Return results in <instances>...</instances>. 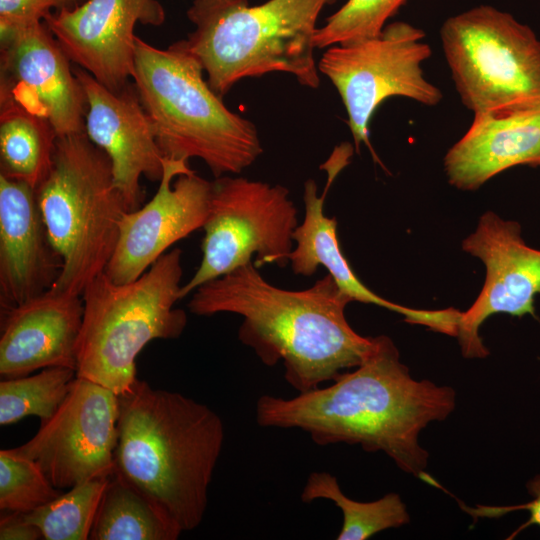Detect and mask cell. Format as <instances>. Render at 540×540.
Here are the masks:
<instances>
[{
	"mask_svg": "<svg viewBox=\"0 0 540 540\" xmlns=\"http://www.w3.org/2000/svg\"><path fill=\"white\" fill-rule=\"evenodd\" d=\"M362 363L331 385L292 398L261 396L256 420L262 427L297 428L320 446L360 444L382 451L405 473L425 474L428 452L418 442L432 421L446 419L456 406V392L428 380H415L386 335L372 337Z\"/></svg>",
	"mask_w": 540,
	"mask_h": 540,
	"instance_id": "6da1fadb",
	"label": "cell"
},
{
	"mask_svg": "<svg viewBox=\"0 0 540 540\" xmlns=\"http://www.w3.org/2000/svg\"><path fill=\"white\" fill-rule=\"evenodd\" d=\"M354 300L328 273L305 290L268 283L253 262L193 291L191 313H234L243 318L239 340L267 366L282 361L284 378L299 393L356 368L373 339L356 333L345 317Z\"/></svg>",
	"mask_w": 540,
	"mask_h": 540,
	"instance_id": "7a4b0ae2",
	"label": "cell"
},
{
	"mask_svg": "<svg viewBox=\"0 0 540 540\" xmlns=\"http://www.w3.org/2000/svg\"><path fill=\"white\" fill-rule=\"evenodd\" d=\"M115 472L182 532L197 528L222 451L224 425L207 405L137 380L119 396Z\"/></svg>",
	"mask_w": 540,
	"mask_h": 540,
	"instance_id": "3957f363",
	"label": "cell"
},
{
	"mask_svg": "<svg viewBox=\"0 0 540 540\" xmlns=\"http://www.w3.org/2000/svg\"><path fill=\"white\" fill-rule=\"evenodd\" d=\"M182 40L160 49L138 36L133 83L165 158L201 159L215 178L239 174L263 148L253 122L232 112Z\"/></svg>",
	"mask_w": 540,
	"mask_h": 540,
	"instance_id": "277c9868",
	"label": "cell"
},
{
	"mask_svg": "<svg viewBox=\"0 0 540 540\" xmlns=\"http://www.w3.org/2000/svg\"><path fill=\"white\" fill-rule=\"evenodd\" d=\"M336 0H193L195 29L182 42L200 62L211 89L224 96L241 79L272 72L320 85L314 35L322 9Z\"/></svg>",
	"mask_w": 540,
	"mask_h": 540,
	"instance_id": "5b68a950",
	"label": "cell"
},
{
	"mask_svg": "<svg viewBox=\"0 0 540 540\" xmlns=\"http://www.w3.org/2000/svg\"><path fill=\"white\" fill-rule=\"evenodd\" d=\"M182 274V250L174 248L131 282L115 283L105 273L92 280L82 293L77 376L118 396L130 391L142 349L180 337L187 325L186 312L175 307Z\"/></svg>",
	"mask_w": 540,
	"mask_h": 540,
	"instance_id": "8992f818",
	"label": "cell"
},
{
	"mask_svg": "<svg viewBox=\"0 0 540 540\" xmlns=\"http://www.w3.org/2000/svg\"><path fill=\"white\" fill-rule=\"evenodd\" d=\"M49 240L62 259L51 289L82 295L105 272L130 211L115 185L112 163L86 133L57 137L52 167L35 189Z\"/></svg>",
	"mask_w": 540,
	"mask_h": 540,
	"instance_id": "52a82bcc",
	"label": "cell"
},
{
	"mask_svg": "<svg viewBox=\"0 0 540 540\" xmlns=\"http://www.w3.org/2000/svg\"><path fill=\"white\" fill-rule=\"evenodd\" d=\"M440 39L456 91L473 114L540 97V40L510 13L476 6L447 18Z\"/></svg>",
	"mask_w": 540,
	"mask_h": 540,
	"instance_id": "ba28073f",
	"label": "cell"
},
{
	"mask_svg": "<svg viewBox=\"0 0 540 540\" xmlns=\"http://www.w3.org/2000/svg\"><path fill=\"white\" fill-rule=\"evenodd\" d=\"M297 209L282 185L223 175L212 181L210 206L203 226L202 259L181 299L202 284L251 262L281 267L293 250Z\"/></svg>",
	"mask_w": 540,
	"mask_h": 540,
	"instance_id": "9c48e42d",
	"label": "cell"
},
{
	"mask_svg": "<svg viewBox=\"0 0 540 540\" xmlns=\"http://www.w3.org/2000/svg\"><path fill=\"white\" fill-rule=\"evenodd\" d=\"M424 37L422 29L397 21L376 37L330 46L321 56L318 70L342 99L357 152L362 143L372 151L370 120L388 98L404 97L429 107L441 102V90L422 70L432 55Z\"/></svg>",
	"mask_w": 540,
	"mask_h": 540,
	"instance_id": "30bf717a",
	"label": "cell"
},
{
	"mask_svg": "<svg viewBox=\"0 0 540 540\" xmlns=\"http://www.w3.org/2000/svg\"><path fill=\"white\" fill-rule=\"evenodd\" d=\"M119 396L76 376L56 413L26 443L11 448L34 460L58 489L115 472Z\"/></svg>",
	"mask_w": 540,
	"mask_h": 540,
	"instance_id": "8fae6325",
	"label": "cell"
},
{
	"mask_svg": "<svg viewBox=\"0 0 540 540\" xmlns=\"http://www.w3.org/2000/svg\"><path fill=\"white\" fill-rule=\"evenodd\" d=\"M521 232L518 222L488 211L462 242V249L479 258L486 270L480 294L468 310L461 312L458 322L456 336L465 358L488 355L479 329L489 316H535L534 300L540 294V250L528 246Z\"/></svg>",
	"mask_w": 540,
	"mask_h": 540,
	"instance_id": "7c38bea8",
	"label": "cell"
},
{
	"mask_svg": "<svg viewBox=\"0 0 540 540\" xmlns=\"http://www.w3.org/2000/svg\"><path fill=\"white\" fill-rule=\"evenodd\" d=\"M212 181L196 174L187 161L164 157L157 192L119 222V237L105 274L115 283L140 277L168 248L203 228Z\"/></svg>",
	"mask_w": 540,
	"mask_h": 540,
	"instance_id": "4fadbf2b",
	"label": "cell"
},
{
	"mask_svg": "<svg viewBox=\"0 0 540 540\" xmlns=\"http://www.w3.org/2000/svg\"><path fill=\"white\" fill-rule=\"evenodd\" d=\"M45 23L1 32L0 98L46 118L57 137L85 132L87 101Z\"/></svg>",
	"mask_w": 540,
	"mask_h": 540,
	"instance_id": "5bb4252c",
	"label": "cell"
},
{
	"mask_svg": "<svg viewBox=\"0 0 540 540\" xmlns=\"http://www.w3.org/2000/svg\"><path fill=\"white\" fill-rule=\"evenodd\" d=\"M165 18L159 0H86L44 23L71 62L117 93L134 75L136 24L160 26Z\"/></svg>",
	"mask_w": 540,
	"mask_h": 540,
	"instance_id": "9a60e30c",
	"label": "cell"
},
{
	"mask_svg": "<svg viewBox=\"0 0 540 540\" xmlns=\"http://www.w3.org/2000/svg\"><path fill=\"white\" fill-rule=\"evenodd\" d=\"M87 101L85 133L110 158L116 187L130 211L144 197L141 177L159 182L164 157L134 83L113 92L80 67L73 68Z\"/></svg>",
	"mask_w": 540,
	"mask_h": 540,
	"instance_id": "2e32d148",
	"label": "cell"
},
{
	"mask_svg": "<svg viewBox=\"0 0 540 540\" xmlns=\"http://www.w3.org/2000/svg\"><path fill=\"white\" fill-rule=\"evenodd\" d=\"M518 165H540V97L474 113L466 133L448 150V182L473 191Z\"/></svg>",
	"mask_w": 540,
	"mask_h": 540,
	"instance_id": "e0dca14e",
	"label": "cell"
},
{
	"mask_svg": "<svg viewBox=\"0 0 540 540\" xmlns=\"http://www.w3.org/2000/svg\"><path fill=\"white\" fill-rule=\"evenodd\" d=\"M82 295L49 289L1 311L0 375L27 376L47 367L77 368Z\"/></svg>",
	"mask_w": 540,
	"mask_h": 540,
	"instance_id": "ac0fdd59",
	"label": "cell"
},
{
	"mask_svg": "<svg viewBox=\"0 0 540 540\" xmlns=\"http://www.w3.org/2000/svg\"><path fill=\"white\" fill-rule=\"evenodd\" d=\"M62 267V259L49 240L35 189L0 175L1 310L51 289Z\"/></svg>",
	"mask_w": 540,
	"mask_h": 540,
	"instance_id": "d6986e66",
	"label": "cell"
},
{
	"mask_svg": "<svg viewBox=\"0 0 540 540\" xmlns=\"http://www.w3.org/2000/svg\"><path fill=\"white\" fill-rule=\"evenodd\" d=\"M352 147L348 143L336 147L321 168L328 172L326 187L322 195H317V185L309 179L304 184L305 217L301 225L293 231L296 247L288 259L293 273L303 276L313 275L322 265L334 278L339 288L354 301L385 307L405 316L406 321L430 327L436 320V311L417 310L390 302L365 286L353 272L343 255L337 237V220L323 212L328 190L337 174L348 164Z\"/></svg>",
	"mask_w": 540,
	"mask_h": 540,
	"instance_id": "ffe728a7",
	"label": "cell"
},
{
	"mask_svg": "<svg viewBox=\"0 0 540 540\" xmlns=\"http://www.w3.org/2000/svg\"><path fill=\"white\" fill-rule=\"evenodd\" d=\"M56 139L46 118L0 98V175L36 189L52 167Z\"/></svg>",
	"mask_w": 540,
	"mask_h": 540,
	"instance_id": "44dd1931",
	"label": "cell"
},
{
	"mask_svg": "<svg viewBox=\"0 0 540 540\" xmlns=\"http://www.w3.org/2000/svg\"><path fill=\"white\" fill-rule=\"evenodd\" d=\"M181 529L149 498L114 472L102 494L90 540H176Z\"/></svg>",
	"mask_w": 540,
	"mask_h": 540,
	"instance_id": "7402d4cb",
	"label": "cell"
},
{
	"mask_svg": "<svg viewBox=\"0 0 540 540\" xmlns=\"http://www.w3.org/2000/svg\"><path fill=\"white\" fill-rule=\"evenodd\" d=\"M317 499L330 500L340 508L343 523L338 540H366L410 521L407 507L398 494L388 493L371 502L355 501L342 492L336 477L328 472H312L305 483L301 500L311 503Z\"/></svg>",
	"mask_w": 540,
	"mask_h": 540,
	"instance_id": "603a6c76",
	"label": "cell"
},
{
	"mask_svg": "<svg viewBox=\"0 0 540 540\" xmlns=\"http://www.w3.org/2000/svg\"><path fill=\"white\" fill-rule=\"evenodd\" d=\"M76 371L47 367L34 375L5 378L0 382V425L14 424L27 416L50 419L67 397Z\"/></svg>",
	"mask_w": 540,
	"mask_h": 540,
	"instance_id": "cb8c5ba5",
	"label": "cell"
},
{
	"mask_svg": "<svg viewBox=\"0 0 540 540\" xmlns=\"http://www.w3.org/2000/svg\"><path fill=\"white\" fill-rule=\"evenodd\" d=\"M108 480L94 478L77 484L46 505L23 513L24 517L40 529L45 540H87Z\"/></svg>",
	"mask_w": 540,
	"mask_h": 540,
	"instance_id": "d4e9b609",
	"label": "cell"
},
{
	"mask_svg": "<svg viewBox=\"0 0 540 540\" xmlns=\"http://www.w3.org/2000/svg\"><path fill=\"white\" fill-rule=\"evenodd\" d=\"M63 493L56 488L32 459L0 451V509L2 512L29 513Z\"/></svg>",
	"mask_w": 540,
	"mask_h": 540,
	"instance_id": "484cf974",
	"label": "cell"
},
{
	"mask_svg": "<svg viewBox=\"0 0 540 540\" xmlns=\"http://www.w3.org/2000/svg\"><path fill=\"white\" fill-rule=\"evenodd\" d=\"M407 0H347L326 23L316 29L314 44L323 49L336 44L360 41L378 36L386 21Z\"/></svg>",
	"mask_w": 540,
	"mask_h": 540,
	"instance_id": "4316f807",
	"label": "cell"
},
{
	"mask_svg": "<svg viewBox=\"0 0 540 540\" xmlns=\"http://www.w3.org/2000/svg\"><path fill=\"white\" fill-rule=\"evenodd\" d=\"M81 0H0V30H14L42 22L52 10L74 8Z\"/></svg>",
	"mask_w": 540,
	"mask_h": 540,
	"instance_id": "83f0119b",
	"label": "cell"
},
{
	"mask_svg": "<svg viewBox=\"0 0 540 540\" xmlns=\"http://www.w3.org/2000/svg\"><path fill=\"white\" fill-rule=\"evenodd\" d=\"M528 493L532 496V500L519 505L513 506H485L476 505L475 508L466 506L464 503H459L461 508L475 519L479 517H499L506 513L516 510H527L530 512V517L527 522L522 524L508 539H513L523 529L538 525L540 527V475L535 476L526 484Z\"/></svg>",
	"mask_w": 540,
	"mask_h": 540,
	"instance_id": "f1b7e54d",
	"label": "cell"
},
{
	"mask_svg": "<svg viewBox=\"0 0 540 540\" xmlns=\"http://www.w3.org/2000/svg\"><path fill=\"white\" fill-rule=\"evenodd\" d=\"M1 540L43 539L40 529L27 521L23 513L4 512L0 520Z\"/></svg>",
	"mask_w": 540,
	"mask_h": 540,
	"instance_id": "f546056e",
	"label": "cell"
}]
</instances>
